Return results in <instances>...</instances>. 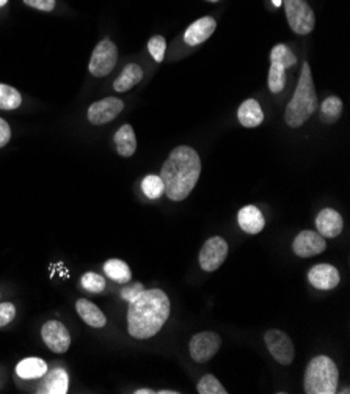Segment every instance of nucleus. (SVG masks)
<instances>
[{
  "label": "nucleus",
  "mask_w": 350,
  "mask_h": 394,
  "mask_svg": "<svg viewBox=\"0 0 350 394\" xmlns=\"http://www.w3.org/2000/svg\"><path fill=\"white\" fill-rule=\"evenodd\" d=\"M196 391L200 394H228L225 386L213 374H206L201 377V381L196 385Z\"/></svg>",
  "instance_id": "obj_29"
},
{
  "label": "nucleus",
  "mask_w": 350,
  "mask_h": 394,
  "mask_svg": "<svg viewBox=\"0 0 350 394\" xmlns=\"http://www.w3.org/2000/svg\"><path fill=\"white\" fill-rule=\"evenodd\" d=\"M142 191L149 200H157L164 195V182L162 178L156 174H149L142 182Z\"/></svg>",
  "instance_id": "obj_28"
},
{
  "label": "nucleus",
  "mask_w": 350,
  "mask_h": 394,
  "mask_svg": "<svg viewBox=\"0 0 350 394\" xmlns=\"http://www.w3.org/2000/svg\"><path fill=\"white\" fill-rule=\"evenodd\" d=\"M271 63V69H269V90L272 93H280L286 86V68L280 63Z\"/></svg>",
  "instance_id": "obj_26"
},
{
  "label": "nucleus",
  "mask_w": 350,
  "mask_h": 394,
  "mask_svg": "<svg viewBox=\"0 0 350 394\" xmlns=\"http://www.w3.org/2000/svg\"><path fill=\"white\" fill-rule=\"evenodd\" d=\"M222 338L214 332H201L196 333L188 342V352H191L192 360L196 363H206L213 360L215 354L220 350Z\"/></svg>",
  "instance_id": "obj_9"
},
{
  "label": "nucleus",
  "mask_w": 350,
  "mask_h": 394,
  "mask_svg": "<svg viewBox=\"0 0 350 394\" xmlns=\"http://www.w3.org/2000/svg\"><path fill=\"white\" fill-rule=\"evenodd\" d=\"M170 298L162 289H143L128 308V332L135 339H149L170 316Z\"/></svg>",
  "instance_id": "obj_1"
},
{
  "label": "nucleus",
  "mask_w": 350,
  "mask_h": 394,
  "mask_svg": "<svg viewBox=\"0 0 350 394\" xmlns=\"http://www.w3.org/2000/svg\"><path fill=\"white\" fill-rule=\"evenodd\" d=\"M142 79H143V69L140 64L129 63L126 64L125 69L121 71L118 79L113 82V90L118 93H126L129 90H132L135 85L140 84Z\"/></svg>",
  "instance_id": "obj_19"
},
{
  "label": "nucleus",
  "mask_w": 350,
  "mask_h": 394,
  "mask_svg": "<svg viewBox=\"0 0 350 394\" xmlns=\"http://www.w3.org/2000/svg\"><path fill=\"white\" fill-rule=\"evenodd\" d=\"M10 140H11L10 124L6 123L4 118H0V150L6 147V145L10 143Z\"/></svg>",
  "instance_id": "obj_35"
},
{
  "label": "nucleus",
  "mask_w": 350,
  "mask_h": 394,
  "mask_svg": "<svg viewBox=\"0 0 350 394\" xmlns=\"http://www.w3.org/2000/svg\"><path fill=\"white\" fill-rule=\"evenodd\" d=\"M151 393H154L152 390H137L135 394H151Z\"/></svg>",
  "instance_id": "obj_36"
},
{
  "label": "nucleus",
  "mask_w": 350,
  "mask_h": 394,
  "mask_svg": "<svg viewBox=\"0 0 350 394\" xmlns=\"http://www.w3.org/2000/svg\"><path fill=\"white\" fill-rule=\"evenodd\" d=\"M80 284H82V288L85 291H89V293H94V294H98V293H101V291L106 289V280L102 278L101 275L94 274V272L84 274L82 278H80Z\"/></svg>",
  "instance_id": "obj_30"
},
{
  "label": "nucleus",
  "mask_w": 350,
  "mask_h": 394,
  "mask_svg": "<svg viewBox=\"0 0 350 394\" xmlns=\"http://www.w3.org/2000/svg\"><path fill=\"white\" fill-rule=\"evenodd\" d=\"M116 62H118V49L113 41L106 38L94 47L89 63V71L94 77H106L115 69Z\"/></svg>",
  "instance_id": "obj_6"
},
{
  "label": "nucleus",
  "mask_w": 350,
  "mask_h": 394,
  "mask_svg": "<svg viewBox=\"0 0 350 394\" xmlns=\"http://www.w3.org/2000/svg\"><path fill=\"white\" fill-rule=\"evenodd\" d=\"M271 62L280 63V64H283L284 68L289 69V68L295 67L297 57H295V54L293 52V50H290L289 46H286V45H276L272 49V52H271Z\"/></svg>",
  "instance_id": "obj_27"
},
{
  "label": "nucleus",
  "mask_w": 350,
  "mask_h": 394,
  "mask_svg": "<svg viewBox=\"0 0 350 394\" xmlns=\"http://www.w3.org/2000/svg\"><path fill=\"white\" fill-rule=\"evenodd\" d=\"M264 341L269 352H271V355L281 364V366H289V364L294 361V342L290 341L286 333L281 330H275V328L273 330H267L264 334Z\"/></svg>",
  "instance_id": "obj_8"
},
{
  "label": "nucleus",
  "mask_w": 350,
  "mask_h": 394,
  "mask_svg": "<svg viewBox=\"0 0 350 394\" xmlns=\"http://www.w3.org/2000/svg\"><path fill=\"white\" fill-rule=\"evenodd\" d=\"M76 311L80 319L93 328H102L107 324V317L104 316V313H102L96 305L86 300V298H79L76 303Z\"/></svg>",
  "instance_id": "obj_18"
},
{
  "label": "nucleus",
  "mask_w": 350,
  "mask_h": 394,
  "mask_svg": "<svg viewBox=\"0 0 350 394\" xmlns=\"http://www.w3.org/2000/svg\"><path fill=\"white\" fill-rule=\"evenodd\" d=\"M237 118L244 128L253 129V128H258L259 124L264 121V112H262V108L256 99H247L239 107Z\"/></svg>",
  "instance_id": "obj_17"
},
{
  "label": "nucleus",
  "mask_w": 350,
  "mask_h": 394,
  "mask_svg": "<svg viewBox=\"0 0 350 394\" xmlns=\"http://www.w3.org/2000/svg\"><path fill=\"white\" fill-rule=\"evenodd\" d=\"M45 385L40 393H49V394H67L68 393V374L67 371L62 368H57L54 371H47L45 376Z\"/></svg>",
  "instance_id": "obj_22"
},
{
  "label": "nucleus",
  "mask_w": 350,
  "mask_h": 394,
  "mask_svg": "<svg viewBox=\"0 0 350 394\" xmlns=\"http://www.w3.org/2000/svg\"><path fill=\"white\" fill-rule=\"evenodd\" d=\"M273 4H275L276 6H280V5H281V0H273Z\"/></svg>",
  "instance_id": "obj_39"
},
{
  "label": "nucleus",
  "mask_w": 350,
  "mask_h": 394,
  "mask_svg": "<svg viewBox=\"0 0 350 394\" xmlns=\"http://www.w3.org/2000/svg\"><path fill=\"white\" fill-rule=\"evenodd\" d=\"M290 30L297 35H310L315 30L316 14L306 0H281Z\"/></svg>",
  "instance_id": "obj_5"
},
{
  "label": "nucleus",
  "mask_w": 350,
  "mask_h": 394,
  "mask_svg": "<svg viewBox=\"0 0 350 394\" xmlns=\"http://www.w3.org/2000/svg\"><path fill=\"white\" fill-rule=\"evenodd\" d=\"M27 6H32L35 10L50 13L55 9V0H24Z\"/></svg>",
  "instance_id": "obj_33"
},
{
  "label": "nucleus",
  "mask_w": 350,
  "mask_h": 394,
  "mask_svg": "<svg viewBox=\"0 0 350 394\" xmlns=\"http://www.w3.org/2000/svg\"><path fill=\"white\" fill-rule=\"evenodd\" d=\"M316 228L317 232L325 239H334L338 237L342 228H344V220H342L341 214L334 209H322L316 215Z\"/></svg>",
  "instance_id": "obj_14"
},
{
  "label": "nucleus",
  "mask_w": 350,
  "mask_h": 394,
  "mask_svg": "<svg viewBox=\"0 0 350 394\" xmlns=\"http://www.w3.org/2000/svg\"><path fill=\"white\" fill-rule=\"evenodd\" d=\"M41 338L45 341L47 349L52 350L54 354L68 352L71 346V334L68 328L60 320H47L41 327Z\"/></svg>",
  "instance_id": "obj_10"
},
{
  "label": "nucleus",
  "mask_w": 350,
  "mask_h": 394,
  "mask_svg": "<svg viewBox=\"0 0 350 394\" xmlns=\"http://www.w3.org/2000/svg\"><path fill=\"white\" fill-rule=\"evenodd\" d=\"M342 113V101L338 96H328L320 106V120L325 124H333Z\"/></svg>",
  "instance_id": "obj_24"
},
{
  "label": "nucleus",
  "mask_w": 350,
  "mask_h": 394,
  "mask_svg": "<svg viewBox=\"0 0 350 394\" xmlns=\"http://www.w3.org/2000/svg\"><path fill=\"white\" fill-rule=\"evenodd\" d=\"M23 104L21 93L10 85L0 84V111H16Z\"/></svg>",
  "instance_id": "obj_25"
},
{
  "label": "nucleus",
  "mask_w": 350,
  "mask_h": 394,
  "mask_svg": "<svg viewBox=\"0 0 350 394\" xmlns=\"http://www.w3.org/2000/svg\"><path fill=\"white\" fill-rule=\"evenodd\" d=\"M208 2H218V0H208Z\"/></svg>",
  "instance_id": "obj_40"
},
{
  "label": "nucleus",
  "mask_w": 350,
  "mask_h": 394,
  "mask_svg": "<svg viewBox=\"0 0 350 394\" xmlns=\"http://www.w3.org/2000/svg\"><path fill=\"white\" fill-rule=\"evenodd\" d=\"M123 108H125V102L118 98H106L93 102L89 107V113H86V118L94 126H102V124H107L113 121L116 116H118Z\"/></svg>",
  "instance_id": "obj_11"
},
{
  "label": "nucleus",
  "mask_w": 350,
  "mask_h": 394,
  "mask_svg": "<svg viewBox=\"0 0 350 394\" xmlns=\"http://www.w3.org/2000/svg\"><path fill=\"white\" fill-rule=\"evenodd\" d=\"M201 174L198 152L191 147L174 148L165 160L159 176L164 182V193L171 201L186 200L195 188Z\"/></svg>",
  "instance_id": "obj_2"
},
{
  "label": "nucleus",
  "mask_w": 350,
  "mask_h": 394,
  "mask_svg": "<svg viewBox=\"0 0 350 394\" xmlns=\"http://www.w3.org/2000/svg\"><path fill=\"white\" fill-rule=\"evenodd\" d=\"M49 371L47 363L41 359H26L23 361L18 363L16 366V374L19 378H24V381H36V378H43Z\"/></svg>",
  "instance_id": "obj_21"
},
{
  "label": "nucleus",
  "mask_w": 350,
  "mask_h": 394,
  "mask_svg": "<svg viewBox=\"0 0 350 394\" xmlns=\"http://www.w3.org/2000/svg\"><path fill=\"white\" fill-rule=\"evenodd\" d=\"M159 394H178V391H171V390H164V391H157Z\"/></svg>",
  "instance_id": "obj_37"
},
{
  "label": "nucleus",
  "mask_w": 350,
  "mask_h": 394,
  "mask_svg": "<svg viewBox=\"0 0 350 394\" xmlns=\"http://www.w3.org/2000/svg\"><path fill=\"white\" fill-rule=\"evenodd\" d=\"M237 222L247 235H258L266 226L264 215H262L261 210L256 206H253V204H249V206L239 210Z\"/></svg>",
  "instance_id": "obj_16"
},
{
  "label": "nucleus",
  "mask_w": 350,
  "mask_h": 394,
  "mask_svg": "<svg viewBox=\"0 0 350 394\" xmlns=\"http://www.w3.org/2000/svg\"><path fill=\"white\" fill-rule=\"evenodd\" d=\"M228 258V242L220 236L208 239L200 250V267L204 272H215Z\"/></svg>",
  "instance_id": "obj_7"
},
{
  "label": "nucleus",
  "mask_w": 350,
  "mask_h": 394,
  "mask_svg": "<svg viewBox=\"0 0 350 394\" xmlns=\"http://www.w3.org/2000/svg\"><path fill=\"white\" fill-rule=\"evenodd\" d=\"M341 275L338 269L332 264H316L310 269L308 281L311 286L320 291H330L334 289L339 284Z\"/></svg>",
  "instance_id": "obj_13"
},
{
  "label": "nucleus",
  "mask_w": 350,
  "mask_h": 394,
  "mask_svg": "<svg viewBox=\"0 0 350 394\" xmlns=\"http://www.w3.org/2000/svg\"><path fill=\"white\" fill-rule=\"evenodd\" d=\"M104 274L112 278L115 283L126 284L132 278V272H130V267L126 264L125 261L121 259H108L104 262Z\"/></svg>",
  "instance_id": "obj_23"
},
{
  "label": "nucleus",
  "mask_w": 350,
  "mask_h": 394,
  "mask_svg": "<svg viewBox=\"0 0 350 394\" xmlns=\"http://www.w3.org/2000/svg\"><path fill=\"white\" fill-rule=\"evenodd\" d=\"M215 28H217V23L214 18L210 16L200 18L198 21H195L193 24L187 27V30L184 33V43L187 46H200L213 36Z\"/></svg>",
  "instance_id": "obj_15"
},
{
  "label": "nucleus",
  "mask_w": 350,
  "mask_h": 394,
  "mask_svg": "<svg viewBox=\"0 0 350 394\" xmlns=\"http://www.w3.org/2000/svg\"><path fill=\"white\" fill-rule=\"evenodd\" d=\"M338 382L339 372L334 361L327 355H317L306 366L303 390L306 394H334Z\"/></svg>",
  "instance_id": "obj_4"
},
{
  "label": "nucleus",
  "mask_w": 350,
  "mask_h": 394,
  "mask_svg": "<svg viewBox=\"0 0 350 394\" xmlns=\"http://www.w3.org/2000/svg\"><path fill=\"white\" fill-rule=\"evenodd\" d=\"M148 50H149L151 57L154 58L157 63H162L164 57H165V50H166V41L164 36L156 35V36H152V38H149Z\"/></svg>",
  "instance_id": "obj_31"
},
{
  "label": "nucleus",
  "mask_w": 350,
  "mask_h": 394,
  "mask_svg": "<svg viewBox=\"0 0 350 394\" xmlns=\"http://www.w3.org/2000/svg\"><path fill=\"white\" fill-rule=\"evenodd\" d=\"M145 289L143 286V283H134V284H130V286L125 288V289H121V297L125 298V300L129 302H132L134 298L142 293V291Z\"/></svg>",
  "instance_id": "obj_34"
},
{
  "label": "nucleus",
  "mask_w": 350,
  "mask_h": 394,
  "mask_svg": "<svg viewBox=\"0 0 350 394\" xmlns=\"http://www.w3.org/2000/svg\"><path fill=\"white\" fill-rule=\"evenodd\" d=\"M6 4H9V0H0V9H2V6H5Z\"/></svg>",
  "instance_id": "obj_38"
},
{
  "label": "nucleus",
  "mask_w": 350,
  "mask_h": 394,
  "mask_svg": "<svg viewBox=\"0 0 350 394\" xmlns=\"http://www.w3.org/2000/svg\"><path fill=\"white\" fill-rule=\"evenodd\" d=\"M113 140H115L116 152H118L121 157L134 156V152L137 150V137L130 124H125V126H121L118 130H116Z\"/></svg>",
  "instance_id": "obj_20"
},
{
  "label": "nucleus",
  "mask_w": 350,
  "mask_h": 394,
  "mask_svg": "<svg viewBox=\"0 0 350 394\" xmlns=\"http://www.w3.org/2000/svg\"><path fill=\"white\" fill-rule=\"evenodd\" d=\"M14 316H16V306H14V303L11 302L0 303V328L13 322Z\"/></svg>",
  "instance_id": "obj_32"
},
{
  "label": "nucleus",
  "mask_w": 350,
  "mask_h": 394,
  "mask_svg": "<svg viewBox=\"0 0 350 394\" xmlns=\"http://www.w3.org/2000/svg\"><path fill=\"white\" fill-rule=\"evenodd\" d=\"M327 248L325 237L316 231H302L293 242V250L298 258H312L324 253Z\"/></svg>",
  "instance_id": "obj_12"
},
{
  "label": "nucleus",
  "mask_w": 350,
  "mask_h": 394,
  "mask_svg": "<svg viewBox=\"0 0 350 394\" xmlns=\"http://www.w3.org/2000/svg\"><path fill=\"white\" fill-rule=\"evenodd\" d=\"M316 108L317 93L315 89V82H312L310 63L305 62L294 96L289 101L286 112H284V121L293 129L302 128L310 120V116L316 112Z\"/></svg>",
  "instance_id": "obj_3"
}]
</instances>
